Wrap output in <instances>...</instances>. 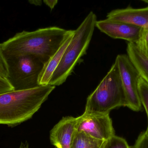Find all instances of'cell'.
<instances>
[{"label": "cell", "mask_w": 148, "mask_h": 148, "mask_svg": "<svg viewBox=\"0 0 148 148\" xmlns=\"http://www.w3.org/2000/svg\"><path fill=\"white\" fill-rule=\"evenodd\" d=\"M74 31L57 27L23 31L1 43L3 53L5 58L33 55L47 63Z\"/></svg>", "instance_id": "1"}, {"label": "cell", "mask_w": 148, "mask_h": 148, "mask_svg": "<svg viewBox=\"0 0 148 148\" xmlns=\"http://www.w3.org/2000/svg\"><path fill=\"white\" fill-rule=\"evenodd\" d=\"M51 85L0 95V124L14 127L32 118L55 89Z\"/></svg>", "instance_id": "2"}, {"label": "cell", "mask_w": 148, "mask_h": 148, "mask_svg": "<svg viewBox=\"0 0 148 148\" xmlns=\"http://www.w3.org/2000/svg\"><path fill=\"white\" fill-rule=\"evenodd\" d=\"M97 21L95 14L90 11L75 30L73 37L54 72L49 85L56 87L62 85L73 73L78 61L86 54Z\"/></svg>", "instance_id": "3"}, {"label": "cell", "mask_w": 148, "mask_h": 148, "mask_svg": "<svg viewBox=\"0 0 148 148\" xmlns=\"http://www.w3.org/2000/svg\"><path fill=\"white\" fill-rule=\"evenodd\" d=\"M125 94L117 61L87 99L85 114H107L112 109L126 107Z\"/></svg>", "instance_id": "4"}, {"label": "cell", "mask_w": 148, "mask_h": 148, "mask_svg": "<svg viewBox=\"0 0 148 148\" xmlns=\"http://www.w3.org/2000/svg\"><path fill=\"white\" fill-rule=\"evenodd\" d=\"M8 67L7 78L14 90L31 89L40 87L39 76L46 63L33 55H21L5 58Z\"/></svg>", "instance_id": "5"}, {"label": "cell", "mask_w": 148, "mask_h": 148, "mask_svg": "<svg viewBox=\"0 0 148 148\" xmlns=\"http://www.w3.org/2000/svg\"><path fill=\"white\" fill-rule=\"evenodd\" d=\"M115 60L119 68L126 107L133 111H140L142 103L138 89V81L140 76L127 55H118Z\"/></svg>", "instance_id": "6"}, {"label": "cell", "mask_w": 148, "mask_h": 148, "mask_svg": "<svg viewBox=\"0 0 148 148\" xmlns=\"http://www.w3.org/2000/svg\"><path fill=\"white\" fill-rule=\"evenodd\" d=\"M75 130L92 138L106 141L114 135L109 114H85L76 118Z\"/></svg>", "instance_id": "7"}, {"label": "cell", "mask_w": 148, "mask_h": 148, "mask_svg": "<svg viewBox=\"0 0 148 148\" xmlns=\"http://www.w3.org/2000/svg\"><path fill=\"white\" fill-rule=\"evenodd\" d=\"M95 27L114 39H123L130 43H137L144 30L131 23L114 21L108 19L97 21Z\"/></svg>", "instance_id": "8"}, {"label": "cell", "mask_w": 148, "mask_h": 148, "mask_svg": "<svg viewBox=\"0 0 148 148\" xmlns=\"http://www.w3.org/2000/svg\"><path fill=\"white\" fill-rule=\"evenodd\" d=\"M76 122L72 116L63 117L50 131L51 144L56 148H72Z\"/></svg>", "instance_id": "9"}, {"label": "cell", "mask_w": 148, "mask_h": 148, "mask_svg": "<svg viewBox=\"0 0 148 148\" xmlns=\"http://www.w3.org/2000/svg\"><path fill=\"white\" fill-rule=\"evenodd\" d=\"M107 17L111 21L131 23L148 30V6L141 8L128 7L114 10L108 13Z\"/></svg>", "instance_id": "10"}, {"label": "cell", "mask_w": 148, "mask_h": 148, "mask_svg": "<svg viewBox=\"0 0 148 148\" xmlns=\"http://www.w3.org/2000/svg\"><path fill=\"white\" fill-rule=\"evenodd\" d=\"M75 33V30H74V32L68 37L62 46L45 63L44 67L39 76L38 82L40 86L49 85L51 77L60 64L63 54L68 46L71 42Z\"/></svg>", "instance_id": "11"}, {"label": "cell", "mask_w": 148, "mask_h": 148, "mask_svg": "<svg viewBox=\"0 0 148 148\" xmlns=\"http://www.w3.org/2000/svg\"><path fill=\"white\" fill-rule=\"evenodd\" d=\"M127 51L140 76L148 84V56L134 43H128Z\"/></svg>", "instance_id": "12"}, {"label": "cell", "mask_w": 148, "mask_h": 148, "mask_svg": "<svg viewBox=\"0 0 148 148\" xmlns=\"http://www.w3.org/2000/svg\"><path fill=\"white\" fill-rule=\"evenodd\" d=\"M105 142L92 138L82 132L75 131L72 148H102Z\"/></svg>", "instance_id": "13"}, {"label": "cell", "mask_w": 148, "mask_h": 148, "mask_svg": "<svg viewBox=\"0 0 148 148\" xmlns=\"http://www.w3.org/2000/svg\"><path fill=\"white\" fill-rule=\"evenodd\" d=\"M138 89L141 102L146 109L148 120V84L141 77L138 81ZM146 131L148 132V125Z\"/></svg>", "instance_id": "14"}, {"label": "cell", "mask_w": 148, "mask_h": 148, "mask_svg": "<svg viewBox=\"0 0 148 148\" xmlns=\"http://www.w3.org/2000/svg\"><path fill=\"white\" fill-rule=\"evenodd\" d=\"M102 148H131L126 140L115 135L105 141Z\"/></svg>", "instance_id": "15"}, {"label": "cell", "mask_w": 148, "mask_h": 148, "mask_svg": "<svg viewBox=\"0 0 148 148\" xmlns=\"http://www.w3.org/2000/svg\"><path fill=\"white\" fill-rule=\"evenodd\" d=\"M131 148H148V132H143Z\"/></svg>", "instance_id": "16"}, {"label": "cell", "mask_w": 148, "mask_h": 148, "mask_svg": "<svg viewBox=\"0 0 148 148\" xmlns=\"http://www.w3.org/2000/svg\"><path fill=\"white\" fill-rule=\"evenodd\" d=\"M8 76V65L3 53L1 43H0V76L7 79Z\"/></svg>", "instance_id": "17"}, {"label": "cell", "mask_w": 148, "mask_h": 148, "mask_svg": "<svg viewBox=\"0 0 148 148\" xmlns=\"http://www.w3.org/2000/svg\"><path fill=\"white\" fill-rule=\"evenodd\" d=\"M135 44L148 56V30H143L140 39Z\"/></svg>", "instance_id": "18"}, {"label": "cell", "mask_w": 148, "mask_h": 148, "mask_svg": "<svg viewBox=\"0 0 148 148\" xmlns=\"http://www.w3.org/2000/svg\"><path fill=\"white\" fill-rule=\"evenodd\" d=\"M14 90L7 79L0 76V95Z\"/></svg>", "instance_id": "19"}, {"label": "cell", "mask_w": 148, "mask_h": 148, "mask_svg": "<svg viewBox=\"0 0 148 148\" xmlns=\"http://www.w3.org/2000/svg\"><path fill=\"white\" fill-rule=\"evenodd\" d=\"M58 2V0H52V1L46 0V1H43V2L47 6H48L51 9V10H52L54 8L55 6L57 4Z\"/></svg>", "instance_id": "20"}, {"label": "cell", "mask_w": 148, "mask_h": 148, "mask_svg": "<svg viewBox=\"0 0 148 148\" xmlns=\"http://www.w3.org/2000/svg\"><path fill=\"white\" fill-rule=\"evenodd\" d=\"M29 2L32 4L36 5H40L42 4V1H29Z\"/></svg>", "instance_id": "21"}, {"label": "cell", "mask_w": 148, "mask_h": 148, "mask_svg": "<svg viewBox=\"0 0 148 148\" xmlns=\"http://www.w3.org/2000/svg\"><path fill=\"white\" fill-rule=\"evenodd\" d=\"M18 148H29L28 144H27V143L25 144V143L22 142L21 146Z\"/></svg>", "instance_id": "22"}, {"label": "cell", "mask_w": 148, "mask_h": 148, "mask_svg": "<svg viewBox=\"0 0 148 148\" xmlns=\"http://www.w3.org/2000/svg\"><path fill=\"white\" fill-rule=\"evenodd\" d=\"M144 2L148 4V0H142Z\"/></svg>", "instance_id": "23"}]
</instances>
